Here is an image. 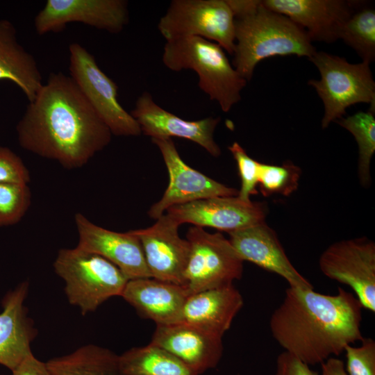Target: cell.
<instances>
[{"mask_svg":"<svg viewBox=\"0 0 375 375\" xmlns=\"http://www.w3.org/2000/svg\"><path fill=\"white\" fill-rule=\"evenodd\" d=\"M228 234L230 242L243 261L251 262L278 274L290 288H313L292 264L276 233L265 222Z\"/></svg>","mask_w":375,"mask_h":375,"instance_id":"obj_18","label":"cell"},{"mask_svg":"<svg viewBox=\"0 0 375 375\" xmlns=\"http://www.w3.org/2000/svg\"><path fill=\"white\" fill-rule=\"evenodd\" d=\"M12 375H53L46 362L38 360L32 353L26 358L13 371Z\"/></svg>","mask_w":375,"mask_h":375,"instance_id":"obj_34","label":"cell"},{"mask_svg":"<svg viewBox=\"0 0 375 375\" xmlns=\"http://www.w3.org/2000/svg\"><path fill=\"white\" fill-rule=\"evenodd\" d=\"M130 113L138 123L142 133L151 139L185 138L197 143L214 157L221 154V149L213 138L220 122L219 117L185 120L158 106L147 92L138 98Z\"/></svg>","mask_w":375,"mask_h":375,"instance_id":"obj_15","label":"cell"},{"mask_svg":"<svg viewBox=\"0 0 375 375\" xmlns=\"http://www.w3.org/2000/svg\"><path fill=\"white\" fill-rule=\"evenodd\" d=\"M14 83L29 102L33 101L43 85L42 74L31 53L17 40L13 24L0 20V81Z\"/></svg>","mask_w":375,"mask_h":375,"instance_id":"obj_23","label":"cell"},{"mask_svg":"<svg viewBox=\"0 0 375 375\" xmlns=\"http://www.w3.org/2000/svg\"><path fill=\"white\" fill-rule=\"evenodd\" d=\"M268 9L281 13L303 28L310 40L332 43L358 3L344 0H265Z\"/></svg>","mask_w":375,"mask_h":375,"instance_id":"obj_17","label":"cell"},{"mask_svg":"<svg viewBox=\"0 0 375 375\" xmlns=\"http://www.w3.org/2000/svg\"><path fill=\"white\" fill-rule=\"evenodd\" d=\"M53 268L65 281L69 303L77 307L83 315L95 311L110 297L121 296L128 281L108 260L77 247L60 249Z\"/></svg>","mask_w":375,"mask_h":375,"instance_id":"obj_5","label":"cell"},{"mask_svg":"<svg viewBox=\"0 0 375 375\" xmlns=\"http://www.w3.org/2000/svg\"><path fill=\"white\" fill-rule=\"evenodd\" d=\"M322 375H349L344 362L335 357H330L322 363Z\"/></svg>","mask_w":375,"mask_h":375,"instance_id":"obj_35","label":"cell"},{"mask_svg":"<svg viewBox=\"0 0 375 375\" xmlns=\"http://www.w3.org/2000/svg\"><path fill=\"white\" fill-rule=\"evenodd\" d=\"M243 305V297L233 283L205 290L188 297L181 322L223 336Z\"/></svg>","mask_w":375,"mask_h":375,"instance_id":"obj_22","label":"cell"},{"mask_svg":"<svg viewBox=\"0 0 375 375\" xmlns=\"http://www.w3.org/2000/svg\"><path fill=\"white\" fill-rule=\"evenodd\" d=\"M327 278L350 287L362 308L375 312V244L367 238L331 244L319 260Z\"/></svg>","mask_w":375,"mask_h":375,"instance_id":"obj_10","label":"cell"},{"mask_svg":"<svg viewBox=\"0 0 375 375\" xmlns=\"http://www.w3.org/2000/svg\"><path fill=\"white\" fill-rule=\"evenodd\" d=\"M77 247L108 260L130 279L151 278L141 243L131 231L118 233L99 226L82 213L74 216Z\"/></svg>","mask_w":375,"mask_h":375,"instance_id":"obj_16","label":"cell"},{"mask_svg":"<svg viewBox=\"0 0 375 375\" xmlns=\"http://www.w3.org/2000/svg\"><path fill=\"white\" fill-rule=\"evenodd\" d=\"M228 150L236 161L241 180L238 197L244 201H251L250 197L258 193L260 162L251 158L236 142L228 147Z\"/></svg>","mask_w":375,"mask_h":375,"instance_id":"obj_30","label":"cell"},{"mask_svg":"<svg viewBox=\"0 0 375 375\" xmlns=\"http://www.w3.org/2000/svg\"><path fill=\"white\" fill-rule=\"evenodd\" d=\"M46 364L53 375H124L119 356L93 344L49 360Z\"/></svg>","mask_w":375,"mask_h":375,"instance_id":"obj_24","label":"cell"},{"mask_svg":"<svg viewBox=\"0 0 375 375\" xmlns=\"http://www.w3.org/2000/svg\"><path fill=\"white\" fill-rule=\"evenodd\" d=\"M362 308L356 297L342 288L329 295L288 287L270 317L269 329L284 351L308 365L322 364L362 340Z\"/></svg>","mask_w":375,"mask_h":375,"instance_id":"obj_2","label":"cell"},{"mask_svg":"<svg viewBox=\"0 0 375 375\" xmlns=\"http://www.w3.org/2000/svg\"><path fill=\"white\" fill-rule=\"evenodd\" d=\"M190 293L185 285L153 278L130 279L121 297L144 318L156 325L181 322L183 305Z\"/></svg>","mask_w":375,"mask_h":375,"instance_id":"obj_21","label":"cell"},{"mask_svg":"<svg viewBox=\"0 0 375 375\" xmlns=\"http://www.w3.org/2000/svg\"><path fill=\"white\" fill-rule=\"evenodd\" d=\"M361 344L345 347L346 371L349 375H375V342L363 338Z\"/></svg>","mask_w":375,"mask_h":375,"instance_id":"obj_31","label":"cell"},{"mask_svg":"<svg viewBox=\"0 0 375 375\" xmlns=\"http://www.w3.org/2000/svg\"><path fill=\"white\" fill-rule=\"evenodd\" d=\"M274 375H319L304 363L290 353L283 351L276 359Z\"/></svg>","mask_w":375,"mask_h":375,"instance_id":"obj_33","label":"cell"},{"mask_svg":"<svg viewBox=\"0 0 375 375\" xmlns=\"http://www.w3.org/2000/svg\"><path fill=\"white\" fill-rule=\"evenodd\" d=\"M186 240L190 251L183 277L190 294L241 278L244 261L221 233L194 226L188 230Z\"/></svg>","mask_w":375,"mask_h":375,"instance_id":"obj_9","label":"cell"},{"mask_svg":"<svg viewBox=\"0 0 375 375\" xmlns=\"http://www.w3.org/2000/svg\"><path fill=\"white\" fill-rule=\"evenodd\" d=\"M151 343L173 354L198 375L215 367L223 354L222 335L185 322L156 325Z\"/></svg>","mask_w":375,"mask_h":375,"instance_id":"obj_19","label":"cell"},{"mask_svg":"<svg viewBox=\"0 0 375 375\" xmlns=\"http://www.w3.org/2000/svg\"><path fill=\"white\" fill-rule=\"evenodd\" d=\"M162 60L172 71H194L199 88L210 99L216 101L224 112H228L240 101L247 81L235 69L217 43L198 37L167 41Z\"/></svg>","mask_w":375,"mask_h":375,"instance_id":"obj_4","label":"cell"},{"mask_svg":"<svg viewBox=\"0 0 375 375\" xmlns=\"http://www.w3.org/2000/svg\"><path fill=\"white\" fill-rule=\"evenodd\" d=\"M29 182L28 169L21 158L9 148L0 146V183L28 185Z\"/></svg>","mask_w":375,"mask_h":375,"instance_id":"obj_32","label":"cell"},{"mask_svg":"<svg viewBox=\"0 0 375 375\" xmlns=\"http://www.w3.org/2000/svg\"><path fill=\"white\" fill-rule=\"evenodd\" d=\"M31 201L28 185L0 183V227L18 223L27 212Z\"/></svg>","mask_w":375,"mask_h":375,"instance_id":"obj_29","label":"cell"},{"mask_svg":"<svg viewBox=\"0 0 375 375\" xmlns=\"http://www.w3.org/2000/svg\"><path fill=\"white\" fill-rule=\"evenodd\" d=\"M124 375H198L167 350L150 342L119 356Z\"/></svg>","mask_w":375,"mask_h":375,"instance_id":"obj_25","label":"cell"},{"mask_svg":"<svg viewBox=\"0 0 375 375\" xmlns=\"http://www.w3.org/2000/svg\"><path fill=\"white\" fill-rule=\"evenodd\" d=\"M371 111H359L338 121L342 127L349 131L358 146V176L363 187L371 182L370 163L375 151V118Z\"/></svg>","mask_w":375,"mask_h":375,"instance_id":"obj_27","label":"cell"},{"mask_svg":"<svg viewBox=\"0 0 375 375\" xmlns=\"http://www.w3.org/2000/svg\"><path fill=\"white\" fill-rule=\"evenodd\" d=\"M340 39L370 64L375 60V10L364 6L356 8L344 24Z\"/></svg>","mask_w":375,"mask_h":375,"instance_id":"obj_26","label":"cell"},{"mask_svg":"<svg viewBox=\"0 0 375 375\" xmlns=\"http://www.w3.org/2000/svg\"><path fill=\"white\" fill-rule=\"evenodd\" d=\"M25 150L72 169L109 144L112 133L69 76L51 73L16 126Z\"/></svg>","mask_w":375,"mask_h":375,"instance_id":"obj_1","label":"cell"},{"mask_svg":"<svg viewBox=\"0 0 375 375\" xmlns=\"http://www.w3.org/2000/svg\"><path fill=\"white\" fill-rule=\"evenodd\" d=\"M179 224L166 213L150 227L131 232L139 239L151 278L185 285L190 247L178 235Z\"/></svg>","mask_w":375,"mask_h":375,"instance_id":"obj_14","label":"cell"},{"mask_svg":"<svg viewBox=\"0 0 375 375\" xmlns=\"http://www.w3.org/2000/svg\"><path fill=\"white\" fill-rule=\"evenodd\" d=\"M234 15L233 66L247 81L261 60L276 56L311 57L316 51L305 30L259 0H227Z\"/></svg>","mask_w":375,"mask_h":375,"instance_id":"obj_3","label":"cell"},{"mask_svg":"<svg viewBox=\"0 0 375 375\" xmlns=\"http://www.w3.org/2000/svg\"><path fill=\"white\" fill-rule=\"evenodd\" d=\"M300 176V168L289 161L281 165L259 164L258 185L265 197L291 194L297 190Z\"/></svg>","mask_w":375,"mask_h":375,"instance_id":"obj_28","label":"cell"},{"mask_svg":"<svg viewBox=\"0 0 375 375\" xmlns=\"http://www.w3.org/2000/svg\"><path fill=\"white\" fill-rule=\"evenodd\" d=\"M28 292V283L22 282L8 292L1 303L0 365L11 371L33 353L31 344L38 334L24 304Z\"/></svg>","mask_w":375,"mask_h":375,"instance_id":"obj_20","label":"cell"},{"mask_svg":"<svg viewBox=\"0 0 375 375\" xmlns=\"http://www.w3.org/2000/svg\"><path fill=\"white\" fill-rule=\"evenodd\" d=\"M69 76L112 135H140L138 123L117 99V85L99 68L94 56L77 42L69 45Z\"/></svg>","mask_w":375,"mask_h":375,"instance_id":"obj_8","label":"cell"},{"mask_svg":"<svg viewBox=\"0 0 375 375\" xmlns=\"http://www.w3.org/2000/svg\"><path fill=\"white\" fill-rule=\"evenodd\" d=\"M166 214L179 225L190 223L230 233L265 222L267 206L238 196L214 197L173 206Z\"/></svg>","mask_w":375,"mask_h":375,"instance_id":"obj_13","label":"cell"},{"mask_svg":"<svg viewBox=\"0 0 375 375\" xmlns=\"http://www.w3.org/2000/svg\"><path fill=\"white\" fill-rule=\"evenodd\" d=\"M128 22L125 0H48L36 15L34 27L42 35L60 32L67 24L78 22L118 33Z\"/></svg>","mask_w":375,"mask_h":375,"instance_id":"obj_11","label":"cell"},{"mask_svg":"<svg viewBox=\"0 0 375 375\" xmlns=\"http://www.w3.org/2000/svg\"><path fill=\"white\" fill-rule=\"evenodd\" d=\"M158 28L166 42L201 38L235 51L234 15L227 0H173L160 19Z\"/></svg>","mask_w":375,"mask_h":375,"instance_id":"obj_7","label":"cell"},{"mask_svg":"<svg viewBox=\"0 0 375 375\" xmlns=\"http://www.w3.org/2000/svg\"><path fill=\"white\" fill-rule=\"evenodd\" d=\"M308 59L320 74V79H310L308 83L324 104L322 128L342 118L347 108L356 103H369V110L375 113V82L369 63L352 64L344 58L317 51Z\"/></svg>","mask_w":375,"mask_h":375,"instance_id":"obj_6","label":"cell"},{"mask_svg":"<svg viewBox=\"0 0 375 375\" xmlns=\"http://www.w3.org/2000/svg\"><path fill=\"white\" fill-rule=\"evenodd\" d=\"M169 174V184L160 200L148 215L157 219L170 207L214 197L238 196V191L215 181L188 165L181 158L172 138H153Z\"/></svg>","mask_w":375,"mask_h":375,"instance_id":"obj_12","label":"cell"}]
</instances>
